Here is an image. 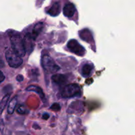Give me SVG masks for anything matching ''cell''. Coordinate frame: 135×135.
<instances>
[{
	"label": "cell",
	"mask_w": 135,
	"mask_h": 135,
	"mask_svg": "<svg viewBox=\"0 0 135 135\" xmlns=\"http://www.w3.org/2000/svg\"><path fill=\"white\" fill-rule=\"evenodd\" d=\"M10 41L13 51L18 56L23 57L26 52L23 38L18 32H13L10 34Z\"/></svg>",
	"instance_id": "1"
},
{
	"label": "cell",
	"mask_w": 135,
	"mask_h": 135,
	"mask_svg": "<svg viewBox=\"0 0 135 135\" xmlns=\"http://www.w3.org/2000/svg\"><path fill=\"white\" fill-rule=\"evenodd\" d=\"M9 98H10V94H6L3 98L2 100L0 102V114H1L2 112H3L4 109L6 107Z\"/></svg>",
	"instance_id": "14"
},
{
	"label": "cell",
	"mask_w": 135,
	"mask_h": 135,
	"mask_svg": "<svg viewBox=\"0 0 135 135\" xmlns=\"http://www.w3.org/2000/svg\"><path fill=\"white\" fill-rule=\"evenodd\" d=\"M93 65L90 63H86L83 66L81 69V74L83 76L87 78L90 75L92 70H93Z\"/></svg>",
	"instance_id": "10"
},
{
	"label": "cell",
	"mask_w": 135,
	"mask_h": 135,
	"mask_svg": "<svg viewBox=\"0 0 135 135\" xmlns=\"http://www.w3.org/2000/svg\"><path fill=\"white\" fill-rule=\"evenodd\" d=\"M67 47L71 52L79 56H83L85 54V49L81 44H80L79 42H77V40L75 39L70 40L67 43Z\"/></svg>",
	"instance_id": "5"
},
{
	"label": "cell",
	"mask_w": 135,
	"mask_h": 135,
	"mask_svg": "<svg viewBox=\"0 0 135 135\" xmlns=\"http://www.w3.org/2000/svg\"><path fill=\"white\" fill-rule=\"evenodd\" d=\"M34 40L33 39L32 37L31 34H27L25 36V38H24V42H25V49H26V51H31L33 49V42Z\"/></svg>",
	"instance_id": "9"
},
{
	"label": "cell",
	"mask_w": 135,
	"mask_h": 135,
	"mask_svg": "<svg viewBox=\"0 0 135 135\" xmlns=\"http://www.w3.org/2000/svg\"><path fill=\"white\" fill-rule=\"evenodd\" d=\"M4 80H5V76H4L3 73L0 71V83H2Z\"/></svg>",
	"instance_id": "18"
},
{
	"label": "cell",
	"mask_w": 135,
	"mask_h": 135,
	"mask_svg": "<svg viewBox=\"0 0 135 135\" xmlns=\"http://www.w3.org/2000/svg\"><path fill=\"white\" fill-rule=\"evenodd\" d=\"M49 117H50V115H49L48 113H44V114L42 115V119L45 120H47L48 119Z\"/></svg>",
	"instance_id": "20"
},
{
	"label": "cell",
	"mask_w": 135,
	"mask_h": 135,
	"mask_svg": "<svg viewBox=\"0 0 135 135\" xmlns=\"http://www.w3.org/2000/svg\"><path fill=\"white\" fill-rule=\"evenodd\" d=\"M17 104V97L13 98L10 102H9V105L7 108V112L9 114H13L15 112V109L16 108V105Z\"/></svg>",
	"instance_id": "13"
},
{
	"label": "cell",
	"mask_w": 135,
	"mask_h": 135,
	"mask_svg": "<svg viewBox=\"0 0 135 135\" xmlns=\"http://www.w3.org/2000/svg\"><path fill=\"white\" fill-rule=\"evenodd\" d=\"M47 14L52 17H56L59 15V13H61V5L60 3L58 2H55L51 5V7L47 10Z\"/></svg>",
	"instance_id": "8"
},
{
	"label": "cell",
	"mask_w": 135,
	"mask_h": 135,
	"mask_svg": "<svg viewBox=\"0 0 135 135\" xmlns=\"http://www.w3.org/2000/svg\"><path fill=\"white\" fill-rule=\"evenodd\" d=\"M26 90L27 91H32V92H36L42 98H44V94L43 90H42V89L40 87L38 86L30 85L28 87H27Z\"/></svg>",
	"instance_id": "12"
},
{
	"label": "cell",
	"mask_w": 135,
	"mask_h": 135,
	"mask_svg": "<svg viewBox=\"0 0 135 135\" xmlns=\"http://www.w3.org/2000/svg\"><path fill=\"white\" fill-rule=\"evenodd\" d=\"M75 12H76V8H75V6L73 3L66 4L64 7H63V15L65 17H69V18L72 17L75 15Z\"/></svg>",
	"instance_id": "7"
},
{
	"label": "cell",
	"mask_w": 135,
	"mask_h": 135,
	"mask_svg": "<svg viewBox=\"0 0 135 135\" xmlns=\"http://www.w3.org/2000/svg\"><path fill=\"white\" fill-rule=\"evenodd\" d=\"M17 112L20 114H25V109L22 106L18 107V109H17Z\"/></svg>",
	"instance_id": "16"
},
{
	"label": "cell",
	"mask_w": 135,
	"mask_h": 135,
	"mask_svg": "<svg viewBox=\"0 0 135 135\" xmlns=\"http://www.w3.org/2000/svg\"><path fill=\"white\" fill-rule=\"evenodd\" d=\"M41 64L44 70L47 73H55L60 69V67L57 65L54 59L47 54L42 55Z\"/></svg>",
	"instance_id": "2"
},
{
	"label": "cell",
	"mask_w": 135,
	"mask_h": 135,
	"mask_svg": "<svg viewBox=\"0 0 135 135\" xmlns=\"http://www.w3.org/2000/svg\"><path fill=\"white\" fill-rule=\"evenodd\" d=\"M5 58L8 64L12 68H18L23 63L22 58L18 56L13 50H7L5 52Z\"/></svg>",
	"instance_id": "4"
},
{
	"label": "cell",
	"mask_w": 135,
	"mask_h": 135,
	"mask_svg": "<svg viewBox=\"0 0 135 135\" xmlns=\"http://www.w3.org/2000/svg\"><path fill=\"white\" fill-rule=\"evenodd\" d=\"M44 28V24L43 22H38L36 25L34 26V28L32 30V32L31 36L32 37L33 39L35 40L36 39L37 36L40 34V33L42 32V29Z\"/></svg>",
	"instance_id": "11"
},
{
	"label": "cell",
	"mask_w": 135,
	"mask_h": 135,
	"mask_svg": "<svg viewBox=\"0 0 135 135\" xmlns=\"http://www.w3.org/2000/svg\"><path fill=\"white\" fill-rule=\"evenodd\" d=\"M51 109H52L54 111H59L61 109V106L57 103H55L51 106Z\"/></svg>",
	"instance_id": "15"
},
{
	"label": "cell",
	"mask_w": 135,
	"mask_h": 135,
	"mask_svg": "<svg viewBox=\"0 0 135 135\" xmlns=\"http://www.w3.org/2000/svg\"><path fill=\"white\" fill-rule=\"evenodd\" d=\"M17 81H18V82L22 81V80H23V76L21 75H18V76H17Z\"/></svg>",
	"instance_id": "19"
},
{
	"label": "cell",
	"mask_w": 135,
	"mask_h": 135,
	"mask_svg": "<svg viewBox=\"0 0 135 135\" xmlns=\"http://www.w3.org/2000/svg\"><path fill=\"white\" fill-rule=\"evenodd\" d=\"M51 80L53 83L56 84L57 85L62 86L67 83V77L66 75H62V74H54L51 76Z\"/></svg>",
	"instance_id": "6"
},
{
	"label": "cell",
	"mask_w": 135,
	"mask_h": 135,
	"mask_svg": "<svg viewBox=\"0 0 135 135\" xmlns=\"http://www.w3.org/2000/svg\"><path fill=\"white\" fill-rule=\"evenodd\" d=\"M81 93L80 87L77 84H69L65 86L62 89L61 95L63 98H73L75 96H80Z\"/></svg>",
	"instance_id": "3"
},
{
	"label": "cell",
	"mask_w": 135,
	"mask_h": 135,
	"mask_svg": "<svg viewBox=\"0 0 135 135\" xmlns=\"http://www.w3.org/2000/svg\"><path fill=\"white\" fill-rule=\"evenodd\" d=\"M4 67H5V63H4V61L3 60L1 56L0 55V68H3Z\"/></svg>",
	"instance_id": "17"
}]
</instances>
